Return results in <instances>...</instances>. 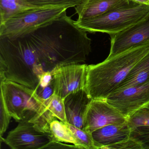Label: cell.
Masks as SVG:
<instances>
[{
    "label": "cell",
    "mask_w": 149,
    "mask_h": 149,
    "mask_svg": "<svg viewBox=\"0 0 149 149\" xmlns=\"http://www.w3.org/2000/svg\"><path fill=\"white\" fill-rule=\"evenodd\" d=\"M91 41L66 13L22 36L0 38V61L6 66L7 80L35 90L43 73L84 62Z\"/></svg>",
    "instance_id": "cell-1"
},
{
    "label": "cell",
    "mask_w": 149,
    "mask_h": 149,
    "mask_svg": "<svg viewBox=\"0 0 149 149\" xmlns=\"http://www.w3.org/2000/svg\"><path fill=\"white\" fill-rule=\"evenodd\" d=\"M148 53L149 42L107 57L97 64L88 65L84 90L89 97L106 100Z\"/></svg>",
    "instance_id": "cell-2"
},
{
    "label": "cell",
    "mask_w": 149,
    "mask_h": 149,
    "mask_svg": "<svg viewBox=\"0 0 149 149\" xmlns=\"http://www.w3.org/2000/svg\"><path fill=\"white\" fill-rule=\"evenodd\" d=\"M149 15V6L130 1L95 18L75 23L79 27L91 33H118L142 21Z\"/></svg>",
    "instance_id": "cell-3"
},
{
    "label": "cell",
    "mask_w": 149,
    "mask_h": 149,
    "mask_svg": "<svg viewBox=\"0 0 149 149\" xmlns=\"http://www.w3.org/2000/svg\"><path fill=\"white\" fill-rule=\"evenodd\" d=\"M1 94L8 113L19 122L29 120L44 104L35 90L10 80L1 83Z\"/></svg>",
    "instance_id": "cell-4"
},
{
    "label": "cell",
    "mask_w": 149,
    "mask_h": 149,
    "mask_svg": "<svg viewBox=\"0 0 149 149\" xmlns=\"http://www.w3.org/2000/svg\"><path fill=\"white\" fill-rule=\"evenodd\" d=\"M65 7L36 8L17 14L0 26V38L22 36L67 13Z\"/></svg>",
    "instance_id": "cell-5"
},
{
    "label": "cell",
    "mask_w": 149,
    "mask_h": 149,
    "mask_svg": "<svg viewBox=\"0 0 149 149\" xmlns=\"http://www.w3.org/2000/svg\"><path fill=\"white\" fill-rule=\"evenodd\" d=\"M53 139L51 134L24 120L19 122L18 126L9 132L3 141L13 149H43Z\"/></svg>",
    "instance_id": "cell-6"
},
{
    "label": "cell",
    "mask_w": 149,
    "mask_h": 149,
    "mask_svg": "<svg viewBox=\"0 0 149 149\" xmlns=\"http://www.w3.org/2000/svg\"><path fill=\"white\" fill-rule=\"evenodd\" d=\"M88 65L74 63L57 67L51 71L54 94L64 99L70 94L84 89Z\"/></svg>",
    "instance_id": "cell-7"
},
{
    "label": "cell",
    "mask_w": 149,
    "mask_h": 149,
    "mask_svg": "<svg viewBox=\"0 0 149 149\" xmlns=\"http://www.w3.org/2000/svg\"><path fill=\"white\" fill-rule=\"evenodd\" d=\"M106 100L127 118L149 103V81L143 84L115 91Z\"/></svg>",
    "instance_id": "cell-8"
},
{
    "label": "cell",
    "mask_w": 149,
    "mask_h": 149,
    "mask_svg": "<svg viewBox=\"0 0 149 149\" xmlns=\"http://www.w3.org/2000/svg\"><path fill=\"white\" fill-rule=\"evenodd\" d=\"M126 122L127 118L106 100L91 99L85 113L84 130L92 133L108 125L120 124Z\"/></svg>",
    "instance_id": "cell-9"
},
{
    "label": "cell",
    "mask_w": 149,
    "mask_h": 149,
    "mask_svg": "<svg viewBox=\"0 0 149 149\" xmlns=\"http://www.w3.org/2000/svg\"><path fill=\"white\" fill-rule=\"evenodd\" d=\"M110 37V50L108 58L149 42V15L142 21Z\"/></svg>",
    "instance_id": "cell-10"
},
{
    "label": "cell",
    "mask_w": 149,
    "mask_h": 149,
    "mask_svg": "<svg viewBox=\"0 0 149 149\" xmlns=\"http://www.w3.org/2000/svg\"><path fill=\"white\" fill-rule=\"evenodd\" d=\"M67 123L84 130V121L91 99L84 89L70 94L63 99Z\"/></svg>",
    "instance_id": "cell-11"
},
{
    "label": "cell",
    "mask_w": 149,
    "mask_h": 149,
    "mask_svg": "<svg viewBox=\"0 0 149 149\" xmlns=\"http://www.w3.org/2000/svg\"><path fill=\"white\" fill-rule=\"evenodd\" d=\"M131 129L127 122L120 124H110L96 130L92 133L96 149H104L106 146L128 140Z\"/></svg>",
    "instance_id": "cell-12"
},
{
    "label": "cell",
    "mask_w": 149,
    "mask_h": 149,
    "mask_svg": "<svg viewBox=\"0 0 149 149\" xmlns=\"http://www.w3.org/2000/svg\"><path fill=\"white\" fill-rule=\"evenodd\" d=\"M130 0H83L75 7L78 15L77 22L95 18L118 7L130 2Z\"/></svg>",
    "instance_id": "cell-13"
},
{
    "label": "cell",
    "mask_w": 149,
    "mask_h": 149,
    "mask_svg": "<svg viewBox=\"0 0 149 149\" xmlns=\"http://www.w3.org/2000/svg\"><path fill=\"white\" fill-rule=\"evenodd\" d=\"M149 81V53H148L133 67L125 79L115 91L143 84Z\"/></svg>",
    "instance_id": "cell-14"
},
{
    "label": "cell",
    "mask_w": 149,
    "mask_h": 149,
    "mask_svg": "<svg viewBox=\"0 0 149 149\" xmlns=\"http://www.w3.org/2000/svg\"><path fill=\"white\" fill-rule=\"evenodd\" d=\"M24 0H0V26L17 14L36 8Z\"/></svg>",
    "instance_id": "cell-15"
},
{
    "label": "cell",
    "mask_w": 149,
    "mask_h": 149,
    "mask_svg": "<svg viewBox=\"0 0 149 149\" xmlns=\"http://www.w3.org/2000/svg\"><path fill=\"white\" fill-rule=\"evenodd\" d=\"M49 128L54 139L63 143H71L75 146L77 149H80L77 140L67 123L56 118L51 122Z\"/></svg>",
    "instance_id": "cell-16"
},
{
    "label": "cell",
    "mask_w": 149,
    "mask_h": 149,
    "mask_svg": "<svg viewBox=\"0 0 149 149\" xmlns=\"http://www.w3.org/2000/svg\"><path fill=\"white\" fill-rule=\"evenodd\" d=\"M44 103L53 116L62 122L67 123L63 98L54 94L45 101Z\"/></svg>",
    "instance_id": "cell-17"
},
{
    "label": "cell",
    "mask_w": 149,
    "mask_h": 149,
    "mask_svg": "<svg viewBox=\"0 0 149 149\" xmlns=\"http://www.w3.org/2000/svg\"><path fill=\"white\" fill-rule=\"evenodd\" d=\"M29 5L39 8H75L83 0H24Z\"/></svg>",
    "instance_id": "cell-18"
},
{
    "label": "cell",
    "mask_w": 149,
    "mask_h": 149,
    "mask_svg": "<svg viewBox=\"0 0 149 149\" xmlns=\"http://www.w3.org/2000/svg\"><path fill=\"white\" fill-rule=\"evenodd\" d=\"M127 123L131 130L139 126H149V103L129 117Z\"/></svg>",
    "instance_id": "cell-19"
},
{
    "label": "cell",
    "mask_w": 149,
    "mask_h": 149,
    "mask_svg": "<svg viewBox=\"0 0 149 149\" xmlns=\"http://www.w3.org/2000/svg\"><path fill=\"white\" fill-rule=\"evenodd\" d=\"M67 123L77 140L80 149H96L92 133Z\"/></svg>",
    "instance_id": "cell-20"
},
{
    "label": "cell",
    "mask_w": 149,
    "mask_h": 149,
    "mask_svg": "<svg viewBox=\"0 0 149 149\" xmlns=\"http://www.w3.org/2000/svg\"><path fill=\"white\" fill-rule=\"evenodd\" d=\"M130 138L139 144L142 149H149V126H139L132 129Z\"/></svg>",
    "instance_id": "cell-21"
},
{
    "label": "cell",
    "mask_w": 149,
    "mask_h": 149,
    "mask_svg": "<svg viewBox=\"0 0 149 149\" xmlns=\"http://www.w3.org/2000/svg\"><path fill=\"white\" fill-rule=\"evenodd\" d=\"M1 123H0V136L2 137L3 134L8 128L12 117L8 111L5 104L3 96L1 94Z\"/></svg>",
    "instance_id": "cell-22"
},
{
    "label": "cell",
    "mask_w": 149,
    "mask_h": 149,
    "mask_svg": "<svg viewBox=\"0 0 149 149\" xmlns=\"http://www.w3.org/2000/svg\"><path fill=\"white\" fill-rule=\"evenodd\" d=\"M54 89L55 82L54 77V80L48 85L44 88H36L35 90L38 96L45 102L54 94Z\"/></svg>",
    "instance_id": "cell-23"
},
{
    "label": "cell",
    "mask_w": 149,
    "mask_h": 149,
    "mask_svg": "<svg viewBox=\"0 0 149 149\" xmlns=\"http://www.w3.org/2000/svg\"><path fill=\"white\" fill-rule=\"evenodd\" d=\"M104 149H142L139 144L131 138L118 143L106 146Z\"/></svg>",
    "instance_id": "cell-24"
},
{
    "label": "cell",
    "mask_w": 149,
    "mask_h": 149,
    "mask_svg": "<svg viewBox=\"0 0 149 149\" xmlns=\"http://www.w3.org/2000/svg\"><path fill=\"white\" fill-rule=\"evenodd\" d=\"M68 148H76L77 147L74 145L66 144L63 142H59L53 139L47 146H44L43 149H68Z\"/></svg>",
    "instance_id": "cell-25"
},
{
    "label": "cell",
    "mask_w": 149,
    "mask_h": 149,
    "mask_svg": "<svg viewBox=\"0 0 149 149\" xmlns=\"http://www.w3.org/2000/svg\"><path fill=\"white\" fill-rule=\"evenodd\" d=\"M54 80V75L52 72L48 71L43 73L40 78L37 88H44L48 85ZM36 90V89H35Z\"/></svg>",
    "instance_id": "cell-26"
},
{
    "label": "cell",
    "mask_w": 149,
    "mask_h": 149,
    "mask_svg": "<svg viewBox=\"0 0 149 149\" xmlns=\"http://www.w3.org/2000/svg\"><path fill=\"white\" fill-rule=\"evenodd\" d=\"M130 1L138 4H141V5L149 6V0H130Z\"/></svg>",
    "instance_id": "cell-27"
}]
</instances>
